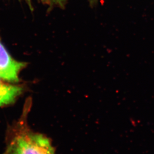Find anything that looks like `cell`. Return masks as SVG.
<instances>
[{
	"mask_svg": "<svg viewBox=\"0 0 154 154\" xmlns=\"http://www.w3.org/2000/svg\"><path fill=\"white\" fill-rule=\"evenodd\" d=\"M21 125L12 142L11 154H55L49 138Z\"/></svg>",
	"mask_w": 154,
	"mask_h": 154,
	"instance_id": "1",
	"label": "cell"
},
{
	"mask_svg": "<svg viewBox=\"0 0 154 154\" xmlns=\"http://www.w3.org/2000/svg\"><path fill=\"white\" fill-rule=\"evenodd\" d=\"M27 65L26 63L14 59L0 38V78L12 83L19 82L20 73Z\"/></svg>",
	"mask_w": 154,
	"mask_h": 154,
	"instance_id": "2",
	"label": "cell"
},
{
	"mask_svg": "<svg viewBox=\"0 0 154 154\" xmlns=\"http://www.w3.org/2000/svg\"><path fill=\"white\" fill-rule=\"evenodd\" d=\"M24 89L22 86L0 83V107L14 103L22 94Z\"/></svg>",
	"mask_w": 154,
	"mask_h": 154,
	"instance_id": "3",
	"label": "cell"
},
{
	"mask_svg": "<svg viewBox=\"0 0 154 154\" xmlns=\"http://www.w3.org/2000/svg\"><path fill=\"white\" fill-rule=\"evenodd\" d=\"M89 1L90 2V3L91 4H94V3H95L97 0H89Z\"/></svg>",
	"mask_w": 154,
	"mask_h": 154,
	"instance_id": "4",
	"label": "cell"
},
{
	"mask_svg": "<svg viewBox=\"0 0 154 154\" xmlns=\"http://www.w3.org/2000/svg\"><path fill=\"white\" fill-rule=\"evenodd\" d=\"M0 83H1V81H0Z\"/></svg>",
	"mask_w": 154,
	"mask_h": 154,
	"instance_id": "5",
	"label": "cell"
}]
</instances>
